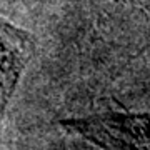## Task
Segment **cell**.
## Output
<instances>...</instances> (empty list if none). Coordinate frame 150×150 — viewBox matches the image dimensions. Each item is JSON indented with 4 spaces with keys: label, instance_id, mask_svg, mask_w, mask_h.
<instances>
[{
    "label": "cell",
    "instance_id": "cell-2",
    "mask_svg": "<svg viewBox=\"0 0 150 150\" xmlns=\"http://www.w3.org/2000/svg\"><path fill=\"white\" fill-rule=\"evenodd\" d=\"M33 48L35 40L30 33L2 18V115L32 57Z\"/></svg>",
    "mask_w": 150,
    "mask_h": 150
},
{
    "label": "cell",
    "instance_id": "cell-1",
    "mask_svg": "<svg viewBox=\"0 0 150 150\" xmlns=\"http://www.w3.org/2000/svg\"><path fill=\"white\" fill-rule=\"evenodd\" d=\"M69 125L102 147L150 149V115H108Z\"/></svg>",
    "mask_w": 150,
    "mask_h": 150
}]
</instances>
